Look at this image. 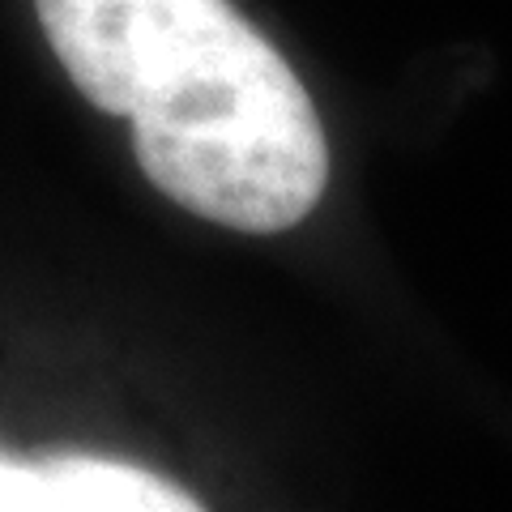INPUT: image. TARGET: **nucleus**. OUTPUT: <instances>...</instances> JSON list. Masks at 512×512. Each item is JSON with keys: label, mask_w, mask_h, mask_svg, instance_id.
<instances>
[{"label": "nucleus", "mask_w": 512, "mask_h": 512, "mask_svg": "<svg viewBox=\"0 0 512 512\" xmlns=\"http://www.w3.org/2000/svg\"><path fill=\"white\" fill-rule=\"evenodd\" d=\"M86 99L133 124L158 192L218 227L274 235L329 184V146L295 69L231 0H35Z\"/></svg>", "instance_id": "f257e3e1"}, {"label": "nucleus", "mask_w": 512, "mask_h": 512, "mask_svg": "<svg viewBox=\"0 0 512 512\" xmlns=\"http://www.w3.org/2000/svg\"><path fill=\"white\" fill-rule=\"evenodd\" d=\"M197 500L154 470L99 457L22 466L0 457V512H192Z\"/></svg>", "instance_id": "f03ea898"}]
</instances>
